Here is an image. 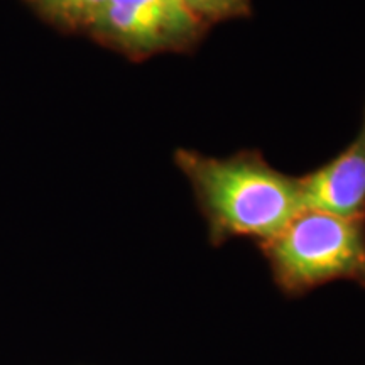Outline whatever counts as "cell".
Instances as JSON below:
<instances>
[{
  "label": "cell",
  "instance_id": "6da1fadb",
  "mask_svg": "<svg viewBox=\"0 0 365 365\" xmlns=\"http://www.w3.org/2000/svg\"><path fill=\"white\" fill-rule=\"evenodd\" d=\"M175 163L193 190L213 245L235 237L261 244L277 235L303 210L298 178L274 170L259 150L228 158L178 149Z\"/></svg>",
  "mask_w": 365,
  "mask_h": 365
},
{
  "label": "cell",
  "instance_id": "7a4b0ae2",
  "mask_svg": "<svg viewBox=\"0 0 365 365\" xmlns=\"http://www.w3.org/2000/svg\"><path fill=\"white\" fill-rule=\"evenodd\" d=\"M259 247L274 282L287 296L304 294L335 281L365 287V220L301 210Z\"/></svg>",
  "mask_w": 365,
  "mask_h": 365
},
{
  "label": "cell",
  "instance_id": "3957f363",
  "mask_svg": "<svg viewBox=\"0 0 365 365\" xmlns=\"http://www.w3.org/2000/svg\"><path fill=\"white\" fill-rule=\"evenodd\" d=\"M208 24L185 0H108L88 33L107 48L143 61L193 49Z\"/></svg>",
  "mask_w": 365,
  "mask_h": 365
},
{
  "label": "cell",
  "instance_id": "277c9868",
  "mask_svg": "<svg viewBox=\"0 0 365 365\" xmlns=\"http://www.w3.org/2000/svg\"><path fill=\"white\" fill-rule=\"evenodd\" d=\"M303 210L365 220V135L309 175L298 178Z\"/></svg>",
  "mask_w": 365,
  "mask_h": 365
},
{
  "label": "cell",
  "instance_id": "5b68a950",
  "mask_svg": "<svg viewBox=\"0 0 365 365\" xmlns=\"http://www.w3.org/2000/svg\"><path fill=\"white\" fill-rule=\"evenodd\" d=\"M46 21L65 31L88 29L108 0H27Z\"/></svg>",
  "mask_w": 365,
  "mask_h": 365
},
{
  "label": "cell",
  "instance_id": "8992f818",
  "mask_svg": "<svg viewBox=\"0 0 365 365\" xmlns=\"http://www.w3.org/2000/svg\"><path fill=\"white\" fill-rule=\"evenodd\" d=\"M188 4L208 26L250 16V0H188Z\"/></svg>",
  "mask_w": 365,
  "mask_h": 365
},
{
  "label": "cell",
  "instance_id": "52a82bcc",
  "mask_svg": "<svg viewBox=\"0 0 365 365\" xmlns=\"http://www.w3.org/2000/svg\"><path fill=\"white\" fill-rule=\"evenodd\" d=\"M360 132L365 135V115H364V125H362V129H360Z\"/></svg>",
  "mask_w": 365,
  "mask_h": 365
},
{
  "label": "cell",
  "instance_id": "ba28073f",
  "mask_svg": "<svg viewBox=\"0 0 365 365\" xmlns=\"http://www.w3.org/2000/svg\"><path fill=\"white\" fill-rule=\"evenodd\" d=\"M185 2H186V4H188V0H185ZM188 6H190V4H188Z\"/></svg>",
  "mask_w": 365,
  "mask_h": 365
}]
</instances>
